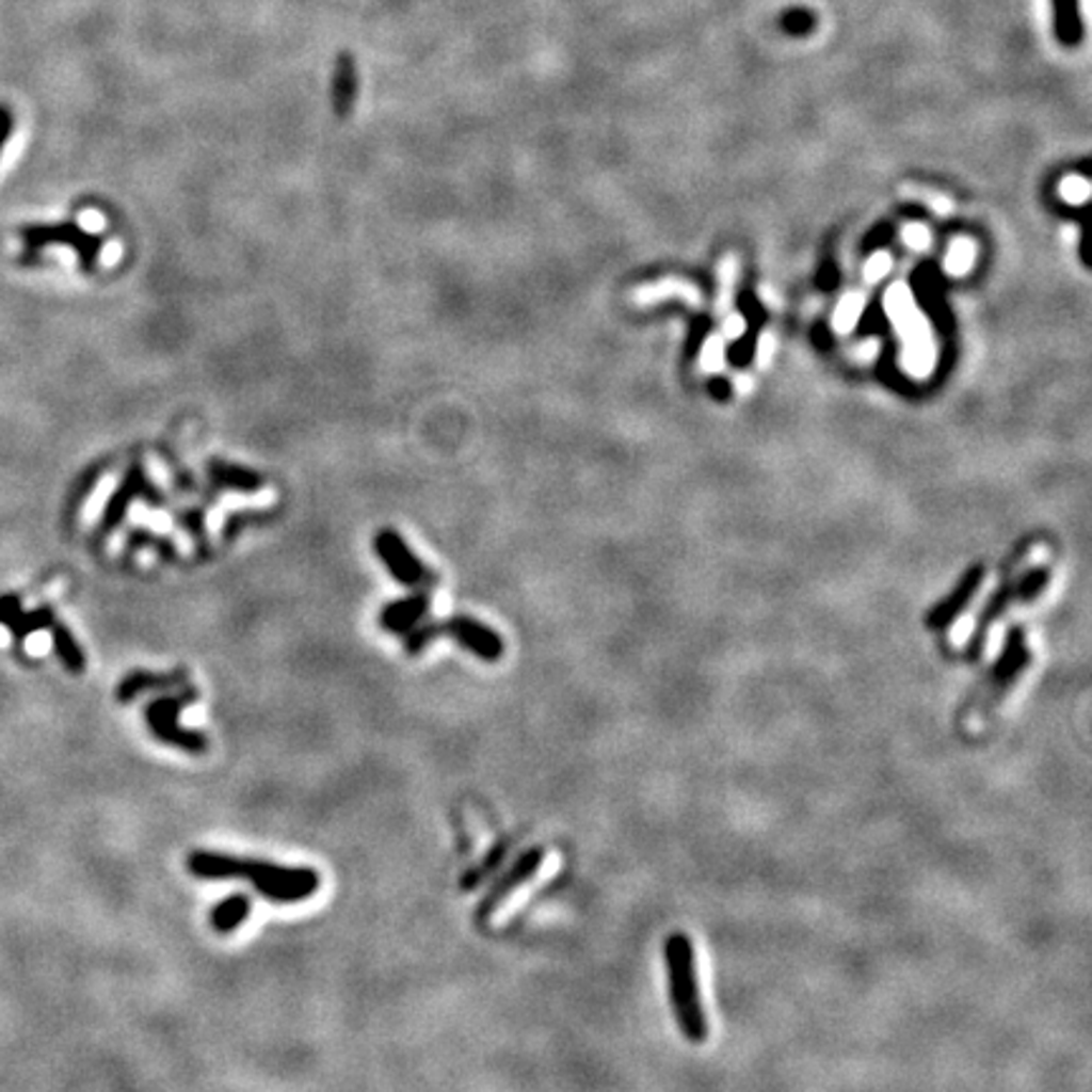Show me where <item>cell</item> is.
<instances>
[{
  "instance_id": "1",
  "label": "cell",
  "mask_w": 1092,
  "mask_h": 1092,
  "mask_svg": "<svg viewBox=\"0 0 1092 1092\" xmlns=\"http://www.w3.org/2000/svg\"><path fill=\"white\" fill-rule=\"evenodd\" d=\"M188 870L200 880H251L258 896L273 903H302L322 885V878L314 868H284L266 860L221 855L210 850L190 852Z\"/></svg>"
},
{
  "instance_id": "2",
  "label": "cell",
  "mask_w": 1092,
  "mask_h": 1092,
  "mask_svg": "<svg viewBox=\"0 0 1092 1092\" xmlns=\"http://www.w3.org/2000/svg\"><path fill=\"white\" fill-rule=\"evenodd\" d=\"M663 959L671 984V1005L680 1034L688 1042L703 1044L708 1040V1019L701 1001L698 966H695V948L688 933L675 931L663 941Z\"/></svg>"
},
{
  "instance_id": "3",
  "label": "cell",
  "mask_w": 1092,
  "mask_h": 1092,
  "mask_svg": "<svg viewBox=\"0 0 1092 1092\" xmlns=\"http://www.w3.org/2000/svg\"><path fill=\"white\" fill-rule=\"evenodd\" d=\"M438 638L455 640L459 647L468 651L470 655H476L478 660H486V663H496V660L503 658L501 635L491 630L488 625L478 623L473 617H466V614H455V617L440 620V623H420L415 630H410L405 635V653L420 655Z\"/></svg>"
},
{
  "instance_id": "4",
  "label": "cell",
  "mask_w": 1092,
  "mask_h": 1092,
  "mask_svg": "<svg viewBox=\"0 0 1092 1092\" xmlns=\"http://www.w3.org/2000/svg\"><path fill=\"white\" fill-rule=\"evenodd\" d=\"M885 309L896 319L898 332L903 334L905 370L916 374V378L931 374L933 365H936V344H933L931 330H928L924 314L918 311L916 302H913V293L908 291L905 284L898 282L890 286L885 296Z\"/></svg>"
},
{
  "instance_id": "5",
  "label": "cell",
  "mask_w": 1092,
  "mask_h": 1092,
  "mask_svg": "<svg viewBox=\"0 0 1092 1092\" xmlns=\"http://www.w3.org/2000/svg\"><path fill=\"white\" fill-rule=\"evenodd\" d=\"M134 501H145L152 509H167V496L162 494V488L149 478L147 468L142 466V463L127 466L119 486L107 498V507L101 511L99 527L94 531V544L107 542V539L122 527V521L127 518L129 507H132Z\"/></svg>"
},
{
  "instance_id": "6",
  "label": "cell",
  "mask_w": 1092,
  "mask_h": 1092,
  "mask_svg": "<svg viewBox=\"0 0 1092 1092\" xmlns=\"http://www.w3.org/2000/svg\"><path fill=\"white\" fill-rule=\"evenodd\" d=\"M195 701L197 691L193 686H186L182 693L177 695H162V698L149 701L145 708V721L155 739L167 743V746L186 751V754H205L208 751V736L180 726V721H177V716Z\"/></svg>"
},
{
  "instance_id": "7",
  "label": "cell",
  "mask_w": 1092,
  "mask_h": 1092,
  "mask_svg": "<svg viewBox=\"0 0 1092 1092\" xmlns=\"http://www.w3.org/2000/svg\"><path fill=\"white\" fill-rule=\"evenodd\" d=\"M20 238H23V245L33 251V254L49 248V245L71 248L74 254H77L79 266L84 273L97 271L99 256L101 251H105V238L97 234H89V230H84L74 221L53 225H26V228H20Z\"/></svg>"
},
{
  "instance_id": "8",
  "label": "cell",
  "mask_w": 1092,
  "mask_h": 1092,
  "mask_svg": "<svg viewBox=\"0 0 1092 1092\" xmlns=\"http://www.w3.org/2000/svg\"><path fill=\"white\" fill-rule=\"evenodd\" d=\"M1024 668H1027V651H1024V643L1019 638H1009L1007 651H1005V655H1001L999 665L994 668V673L989 675V680L981 686V691L976 693L974 701L966 706L964 719H974V721L992 719L996 706L1007 698V693L1012 691L1014 682L1019 680Z\"/></svg>"
},
{
  "instance_id": "9",
  "label": "cell",
  "mask_w": 1092,
  "mask_h": 1092,
  "mask_svg": "<svg viewBox=\"0 0 1092 1092\" xmlns=\"http://www.w3.org/2000/svg\"><path fill=\"white\" fill-rule=\"evenodd\" d=\"M374 555L385 564V569L390 572L395 582H400L402 587L430 590V587L438 582V577L420 562L418 555L410 549V544L395 529L378 531V536H374Z\"/></svg>"
},
{
  "instance_id": "10",
  "label": "cell",
  "mask_w": 1092,
  "mask_h": 1092,
  "mask_svg": "<svg viewBox=\"0 0 1092 1092\" xmlns=\"http://www.w3.org/2000/svg\"><path fill=\"white\" fill-rule=\"evenodd\" d=\"M542 863H544V848H539L536 845V848L524 850L521 855L514 860V865H509V868L501 872V878H498L496 883L488 887L486 896H483L481 903H478L476 924L478 926L488 924V918L498 911V905H501L503 900H507L511 893L516 890V887L529 883V880L536 876V870L542 868Z\"/></svg>"
},
{
  "instance_id": "11",
  "label": "cell",
  "mask_w": 1092,
  "mask_h": 1092,
  "mask_svg": "<svg viewBox=\"0 0 1092 1092\" xmlns=\"http://www.w3.org/2000/svg\"><path fill=\"white\" fill-rule=\"evenodd\" d=\"M430 612V595L425 590L413 592V595L395 599V603L385 605L380 612V627L390 635H405L415 630L422 620L428 617Z\"/></svg>"
},
{
  "instance_id": "12",
  "label": "cell",
  "mask_w": 1092,
  "mask_h": 1092,
  "mask_svg": "<svg viewBox=\"0 0 1092 1092\" xmlns=\"http://www.w3.org/2000/svg\"><path fill=\"white\" fill-rule=\"evenodd\" d=\"M205 476H208L210 486L215 491H230V494L254 496L266 486L263 476L258 470L223 459H210L205 463Z\"/></svg>"
},
{
  "instance_id": "13",
  "label": "cell",
  "mask_w": 1092,
  "mask_h": 1092,
  "mask_svg": "<svg viewBox=\"0 0 1092 1092\" xmlns=\"http://www.w3.org/2000/svg\"><path fill=\"white\" fill-rule=\"evenodd\" d=\"M53 620L57 617H53L51 607H38V610L26 612L16 595L0 597V623L9 627L16 643H23L26 638H31L38 630H49Z\"/></svg>"
},
{
  "instance_id": "14",
  "label": "cell",
  "mask_w": 1092,
  "mask_h": 1092,
  "mask_svg": "<svg viewBox=\"0 0 1092 1092\" xmlns=\"http://www.w3.org/2000/svg\"><path fill=\"white\" fill-rule=\"evenodd\" d=\"M188 682V671L186 668H175L170 673H149V671H132L125 678L119 680L117 686V701L119 703H132L136 695L152 693V691H175V688H182Z\"/></svg>"
},
{
  "instance_id": "15",
  "label": "cell",
  "mask_w": 1092,
  "mask_h": 1092,
  "mask_svg": "<svg viewBox=\"0 0 1092 1092\" xmlns=\"http://www.w3.org/2000/svg\"><path fill=\"white\" fill-rule=\"evenodd\" d=\"M1053 31L1057 44L1064 49H1075L1085 38L1080 0H1053Z\"/></svg>"
},
{
  "instance_id": "16",
  "label": "cell",
  "mask_w": 1092,
  "mask_h": 1092,
  "mask_svg": "<svg viewBox=\"0 0 1092 1092\" xmlns=\"http://www.w3.org/2000/svg\"><path fill=\"white\" fill-rule=\"evenodd\" d=\"M354 101H357V68L350 53H339L337 71L332 81V107L339 119L350 117Z\"/></svg>"
},
{
  "instance_id": "17",
  "label": "cell",
  "mask_w": 1092,
  "mask_h": 1092,
  "mask_svg": "<svg viewBox=\"0 0 1092 1092\" xmlns=\"http://www.w3.org/2000/svg\"><path fill=\"white\" fill-rule=\"evenodd\" d=\"M248 916L251 898L236 893V896H228L223 898L221 903H215L213 913H210V926H213L218 933H234L238 926H243L245 920H248Z\"/></svg>"
},
{
  "instance_id": "18",
  "label": "cell",
  "mask_w": 1092,
  "mask_h": 1092,
  "mask_svg": "<svg viewBox=\"0 0 1092 1092\" xmlns=\"http://www.w3.org/2000/svg\"><path fill=\"white\" fill-rule=\"evenodd\" d=\"M51 630V643H53V651H57L59 660L64 663V668L68 673L74 675H81L86 671V655L84 651H81V645L77 643V638H74L71 630L64 623H57L53 620V625L49 627Z\"/></svg>"
},
{
  "instance_id": "19",
  "label": "cell",
  "mask_w": 1092,
  "mask_h": 1092,
  "mask_svg": "<svg viewBox=\"0 0 1092 1092\" xmlns=\"http://www.w3.org/2000/svg\"><path fill=\"white\" fill-rule=\"evenodd\" d=\"M509 850H511V839H501V842H498L496 848L491 850L488 855L483 857L481 863H478L473 870H468V872H466V878H463V883H461V885L466 887V890H473V887L481 885L483 880H486V878L491 876V872L498 870V865L503 863V857L509 855Z\"/></svg>"
},
{
  "instance_id": "20",
  "label": "cell",
  "mask_w": 1092,
  "mask_h": 1092,
  "mask_svg": "<svg viewBox=\"0 0 1092 1092\" xmlns=\"http://www.w3.org/2000/svg\"><path fill=\"white\" fill-rule=\"evenodd\" d=\"M127 549L129 551H134V549H155L157 555H160L162 559H167V562H173V559H177V549H175L173 539L157 536V534H152V531H147V529H134L132 534L127 536Z\"/></svg>"
},
{
  "instance_id": "21",
  "label": "cell",
  "mask_w": 1092,
  "mask_h": 1092,
  "mask_svg": "<svg viewBox=\"0 0 1092 1092\" xmlns=\"http://www.w3.org/2000/svg\"><path fill=\"white\" fill-rule=\"evenodd\" d=\"M177 524H180V529H186L188 534L193 536L197 551H200V555H208L210 542H208V534H205L203 509H186V511H180V514H177Z\"/></svg>"
},
{
  "instance_id": "22",
  "label": "cell",
  "mask_w": 1092,
  "mask_h": 1092,
  "mask_svg": "<svg viewBox=\"0 0 1092 1092\" xmlns=\"http://www.w3.org/2000/svg\"><path fill=\"white\" fill-rule=\"evenodd\" d=\"M974 256L976 248L971 241H956L946 256V271L953 276H964L974 269Z\"/></svg>"
},
{
  "instance_id": "23",
  "label": "cell",
  "mask_w": 1092,
  "mask_h": 1092,
  "mask_svg": "<svg viewBox=\"0 0 1092 1092\" xmlns=\"http://www.w3.org/2000/svg\"><path fill=\"white\" fill-rule=\"evenodd\" d=\"M865 309V299L860 293H852V296L842 299V304L837 306L835 311V330L837 332H850L852 326L857 324L860 314Z\"/></svg>"
},
{
  "instance_id": "24",
  "label": "cell",
  "mask_w": 1092,
  "mask_h": 1092,
  "mask_svg": "<svg viewBox=\"0 0 1092 1092\" xmlns=\"http://www.w3.org/2000/svg\"><path fill=\"white\" fill-rule=\"evenodd\" d=\"M99 473H101L99 468H92L84 478H81V481L77 483V488H74V491H71V496H68V511H77V509H79V503L84 501V498H86L89 494H92V488L97 486V478H99Z\"/></svg>"
},
{
  "instance_id": "25",
  "label": "cell",
  "mask_w": 1092,
  "mask_h": 1092,
  "mask_svg": "<svg viewBox=\"0 0 1092 1092\" xmlns=\"http://www.w3.org/2000/svg\"><path fill=\"white\" fill-rule=\"evenodd\" d=\"M812 20H815V16H812V13H807V11H791V13H787V16H784V23L782 26H784V31L794 33V36H802V33H807L812 26H815V23H812Z\"/></svg>"
},
{
  "instance_id": "26",
  "label": "cell",
  "mask_w": 1092,
  "mask_h": 1092,
  "mask_svg": "<svg viewBox=\"0 0 1092 1092\" xmlns=\"http://www.w3.org/2000/svg\"><path fill=\"white\" fill-rule=\"evenodd\" d=\"M890 266H893L890 256H885V254L872 256L870 261H868V266H865V278H868L870 284H876V282H880V278H885V276H887V271H890Z\"/></svg>"
},
{
  "instance_id": "27",
  "label": "cell",
  "mask_w": 1092,
  "mask_h": 1092,
  "mask_svg": "<svg viewBox=\"0 0 1092 1092\" xmlns=\"http://www.w3.org/2000/svg\"><path fill=\"white\" fill-rule=\"evenodd\" d=\"M701 365L706 367V370H711V372L721 370V365H723V344H721L719 339H711V341H708L706 350H703Z\"/></svg>"
},
{
  "instance_id": "28",
  "label": "cell",
  "mask_w": 1092,
  "mask_h": 1092,
  "mask_svg": "<svg viewBox=\"0 0 1092 1092\" xmlns=\"http://www.w3.org/2000/svg\"><path fill=\"white\" fill-rule=\"evenodd\" d=\"M11 134H13V114L9 107L0 105V155H3L5 145H9Z\"/></svg>"
},
{
  "instance_id": "29",
  "label": "cell",
  "mask_w": 1092,
  "mask_h": 1092,
  "mask_svg": "<svg viewBox=\"0 0 1092 1092\" xmlns=\"http://www.w3.org/2000/svg\"><path fill=\"white\" fill-rule=\"evenodd\" d=\"M905 241L908 245H913V248H926L928 241H931V236H928V230L924 228V225H911V228L905 230Z\"/></svg>"
},
{
  "instance_id": "30",
  "label": "cell",
  "mask_w": 1092,
  "mask_h": 1092,
  "mask_svg": "<svg viewBox=\"0 0 1092 1092\" xmlns=\"http://www.w3.org/2000/svg\"><path fill=\"white\" fill-rule=\"evenodd\" d=\"M743 332V319L741 317H732L726 322V337H739V334Z\"/></svg>"
}]
</instances>
